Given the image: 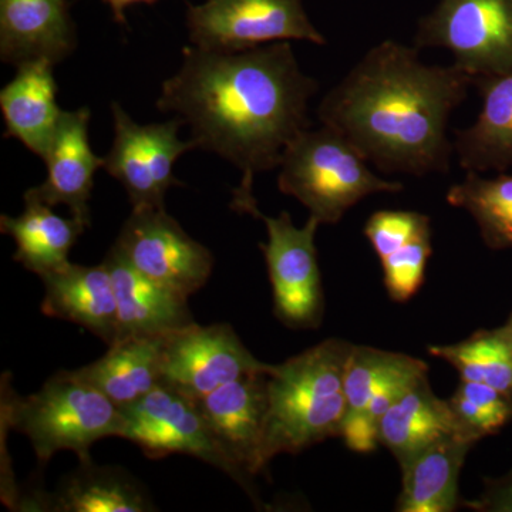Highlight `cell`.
<instances>
[{"label": "cell", "mask_w": 512, "mask_h": 512, "mask_svg": "<svg viewBox=\"0 0 512 512\" xmlns=\"http://www.w3.org/2000/svg\"><path fill=\"white\" fill-rule=\"evenodd\" d=\"M427 352L450 363L464 382L487 384L512 396V338L504 326L478 330L454 345L430 346Z\"/></svg>", "instance_id": "4316f807"}, {"label": "cell", "mask_w": 512, "mask_h": 512, "mask_svg": "<svg viewBox=\"0 0 512 512\" xmlns=\"http://www.w3.org/2000/svg\"><path fill=\"white\" fill-rule=\"evenodd\" d=\"M424 375H429V366L416 357L370 346H353L343 383L346 414L342 433L355 426L373 397L384 387Z\"/></svg>", "instance_id": "d4e9b609"}, {"label": "cell", "mask_w": 512, "mask_h": 512, "mask_svg": "<svg viewBox=\"0 0 512 512\" xmlns=\"http://www.w3.org/2000/svg\"><path fill=\"white\" fill-rule=\"evenodd\" d=\"M447 436H461L477 443L464 429L448 400L434 394L429 376L410 386L379 424V443L396 457L400 467Z\"/></svg>", "instance_id": "d6986e66"}, {"label": "cell", "mask_w": 512, "mask_h": 512, "mask_svg": "<svg viewBox=\"0 0 512 512\" xmlns=\"http://www.w3.org/2000/svg\"><path fill=\"white\" fill-rule=\"evenodd\" d=\"M268 373L232 380L198 400L202 416L222 453L237 473V483L258 503L252 477L268 467L265 456Z\"/></svg>", "instance_id": "4fadbf2b"}, {"label": "cell", "mask_w": 512, "mask_h": 512, "mask_svg": "<svg viewBox=\"0 0 512 512\" xmlns=\"http://www.w3.org/2000/svg\"><path fill=\"white\" fill-rule=\"evenodd\" d=\"M10 429L28 437L40 464L59 451H72L80 464L93 463V444L123 437L124 414L109 397L74 370H63L28 397H10L3 404Z\"/></svg>", "instance_id": "277c9868"}, {"label": "cell", "mask_w": 512, "mask_h": 512, "mask_svg": "<svg viewBox=\"0 0 512 512\" xmlns=\"http://www.w3.org/2000/svg\"><path fill=\"white\" fill-rule=\"evenodd\" d=\"M473 87L481 110L474 124L454 131L458 163L474 173H504L512 167V72L474 77Z\"/></svg>", "instance_id": "ffe728a7"}, {"label": "cell", "mask_w": 512, "mask_h": 512, "mask_svg": "<svg viewBox=\"0 0 512 512\" xmlns=\"http://www.w3.org/2000/svg\"><path fill=\"white\" fill-rule=\"evenodd\" d=\"M419 52L384 40L319 103L320 123L348 138L383 174L446 175L456 153L448 121L473 77L456 64L421 62Z\"/></svg>", "instance_id": "7a4b0ae2"}, {"label": "cell", "mask_w": 512, "mask_h": 512, "mask_svg": "<svg viewBox=\"0 0 512 512\" xmlns=\"http://www.w3.org/2000/svg\"><path fill=\"white\" fill-rule=\"evenodd\" d=\"M26 511L147 512L153 503L140 484L119 468L82 464L53 494H33Z\"/></svg>", "instance_id": "44dd1931"}, {"label": "cell", "mask_w": 512, "mask_h": 512, "mask_svg": "<svg viewBox=\"0 0 512 512\" xmlns=\"http://www.w3.org/2000/svg\"><path fill=\"white\" fill-rule=\"evenodd\" d=\"M278 188L305 205L320 225H333L369 195L400 192L404 185L373 173L348 138L322 124L306 128L286 147Z\"/></svg>", "instance_id": "5b68a950"}, {"label": "cell", "mask_w": 512, "mask_h": 512, "mask_svg": "<svg viewBox=\"0 0 512 512\" xmlns=\"http://www.w3.org/2000/svg\"><path fill=\"white\" fill-rule=\"evenodd\" d=\"M231 208L264 222L268 241L259 244L274 289L275 315L293 329L318 328L325 312L316 232L320 222L309 217L305 227L293 224L291 215L266 217L254 192L232 191Z\"/></svg>", "instance_id": "8992f818"}, {"label": "cell", "mask_w": 512, "mask_h": 512, "mask_svg": "<svg viewBox=\"0 0 512 512\" xmlns=\"http://www.w3.org/2000/svg\"><path fill=\"white\" fill-rule=\"evenodd\" d=\"M417 49H446L471 77L512 72V0H440L417 23Z\"/></svg>", "instance_id": "52a82bcc"}, {"label": "cell", "mask_w": 512, "mask_h": 512, "mask_svg": "<svg viewBox=\"0 0 512 512\" xmlns=\"http://www.w3.org/2000/svg\"><path fill=\"white\" fill-rule=\"evenodd\" d=\"M77 47L70 0H0V59L57 64Z\"/></svg>", "instance_id": "9a60e30c"}, {"label": "cell", "mask_w": 512, "mask_h": 512, "mask_svg": "<svg viewBox=\"0 0 512 512\" xmlns=\"http://www.w3.org/2000/svg\"><path fill=\"white\" fill-rule=\"evenodd\" d=\"M446 200L474 218L485 247L512 249V175L487 178L467 171L461 183L451 185Z\"/></svg>", "instance_id": "484cf974"}, {"label": "cell", "mask_w": 512, "mask_h": 512, "mask_svg": "<svg viewBox=\"0 0 512 512\" xmlns=\"http://www.w3.org/2000/svg\"><path fill=\"white\" fill-rule=\"evenodd\" d=\"M114 140L104 158V170L127 191L133 210L165 208V195L175 185L178 158L197 148L180 137L184 121L138 124L119 103L111 104Z\"/></svg>", "instance_id": "9c48e42d"}, {"label": "cell", "mask_w": 512, "mask_h": 512, "mask_svg": "<svg viewBox=\"0 0 512 512\" xmlns=\"http://www.w3.org/2000/svg\"><path fill=\"white\" fill-rule=\"evenodd\" d=\"M107 6H110L111 12H113L114 19L120 25H126V9L128 6L138 5V3H147V5H153L158 0H103Z\"/></svg>", "instance_id": "1f68e13d"}, {"label": "cell", "mask_w": 512, "mask_h": 512, "mask_svg": "<svg viewBox=\"0 0 512 512\" xmlns=\"http://www.w3.org/2000/svg\"><path fill=\"white\" fill-rule=\"evenodd\" d=\"M363 232L383 259L419 235L431 232L430 217L417 211H377L370 215Z\"/></svg>", "instance_id": "f1b7e54d"}, {"label": "cell", "mask_w": 512, "mask_h": 512, "mask_svg": "<svg viewBox=\"0 0 512 512\" xmlns=\"http://www.w3.org/2000/svg\"><path fill=\"white\" fill-rule=\"evenodd\" d=\"M90 109L63 111L62 120L45 158L47 177L42 184L29 188L25 195L49 207L64 205L77 221L90 227V198L97 170L104 158L90 146Z\"/></svg>", "instance_id": "5bb4252c"}, {"label": "cell", "mask_w": 512, "mask_h": 512, "mask_svg": "<svg viewBox=\"0 0 512 512\" xmlns=\"http://www.w3.org/2000/svg\"><path fill=\"white\" fill-rule=\"evenodd\" d=\"M352 343L323 340L319 345L274 365L266 376L265 456L296 454L340 437L346 414L343 390Z\"/></svg>", "instance_id": "3957f363"}, {"label": "cell", "mask_w": 512, "mask_h": 512, "mask_svg": "<svg viewBox=\"0 0 512 512\" xmlns=\"http://www.w3.org/2000/svg\"><path fill=\"white\" fill-rule=\"evenodd\" d=\"M318 90L289 42L232 53L187 46L157 109L190 126L197 148L241 170L238 191L254 192L255 175L279 167L286 147L312 127L309 101Z\"/></svg>", "instance_id": "6da1fadb"}, {"label": "cell", "mask_w": 512, "mask_h": 512, "mask_svg": "<svg viewBox=\"0 0 512 512\" xmlns=\"http://www.w3.org/2000/svg\"><path fill=\"white\" fill-rule=\"evenodd\" d=\"M114 247L141 274L190 298L214 269L210 249L195 241L165 208L131 211Z\"/></svg>", "instance_id": "8fae6325"}, {"label": "cell", "mask_w": 512, "mask_h": 512, "mask_svg": "<svg viewBox=\"0 0 512 512\" xmlns=\"http://www.w3.org/2000/svg\"><path fill=\"white\" fill-rule=\"evenodd\" d=\"M431 254V232H426L380 259L384 286L392 301L404 303L419 292Z\"/></svg>", "instance_id": "83f0119b"}, {"label": "cell", "mask_w": 512, "mask_h": 512, "mask_svg": "<svg viewBox=\"0 0 512 512\" xmlns=\"http://www.w3.org/2000/svg\"><path fill=\"white\" fill-rule=\"evenodd\" d=\"M187 29L192 46L212 52H244L289 40L326 45L302 0H205L188 5Z\"/></svg>", "instance_id": "ba28073f"}, {"label": "cell", "mask_w": 512, "mask_h": 512, "mask_svg": "<svg viewBox=\"0 0 512 512\" xmlns=\"http://www.w3.org/2000/svg\"><path fill=\"white\" fill-rule=\"evenodd\" d=\"M121 412L124 414L121 439L136 444L148 458L158 460L171 454H185L200 458L237 481V473L212 436L197 400L158 384Z\"/></svg>", "instance_id": "7c38bea8"}, {"label": "cell", "mask_w": 512, "mask_h": 512, "mask_svg": "<svg viewBox=\"0 0 512 512\" xmlns=\"http://www.w3.org/2000/svg\"><path fill=\"white\" fill-rule=\"evenodd\" d=\"M45 285L42 312L92 332L107 345L119 336L113 281L104 262L84 266L67 262L40 276Z\"/></svg>", "instance_id": "e0dca14e"}, {"label": "cell", "mask_w": 512, "mask_h": 512, "mask_svg": "<svg viewBox=\"0 0 512 512\" xmlns=\"http://www.w3.org/2000/svg\"><path fill=\"white\" fill-rule=\"evenodd\" d=\"M163 338H117L110 343L106 355L90 365L74 370V373L123 409L161 384L160 355Z\"/></svg>", "instance_id": "603a6c76"}, {"label": "cell", "mask_w": 512, "mask_h": 512, "mask_svg": "<svg viewBox=\"0 0 512 512\" xmlns=\"http://www.w3.org/2000/svg\"><path fill=\"white\" fill-rule=\"evenodd\" d=\"M272 367L256 359L228 323L194 322L161 343V384L197 402L232 380L269 373Z\"/></svg>", "instance_id": "30bf717a"}, {"label": "cell", "mask_w": 512, "mask_h": 512, "mask_svg": "<svg viewBox=\"0 0 512 512\" xmlns=\"http://www.w3.org/2000/svg\"><path fill=\"white\" fill-rule=\"evenodd\" d=\"M103 262L116 295L117 338H163L194 323L187 296L141 274L114 245Z\"/></svg>", "instance_id": "2e32d148"}, {"label": "cell", "mask_w": 512, "mask_h": 512, "mask_svg": "<svg viewBox=\"0 0 512 512\" xmlns=\"http://www.w3.org/2000/svg\"><path fill=\"white\" fill-rule=\"evenodd\" d=\"M473 441L447 436L430 444L404 464L403 487L397 500L399 512H451L460 494L458 480Z\"/></svg>", "instance_id": "7402d4cb"}, {"label": "cell", "mask_w": 512, "mask_h": 512, "mask_svg": "<svg viewBox=\"0 0 512 512\" xmlns=\"http://www.w3.org/2000/svg\"><path fill=\"white\" fill-rule=\"evenodd\" d=\"M53 67L47 60L19 64L16 76L0 92L5 137L16 138L42 160L63 116Z\"/></svg>", "instance_id": "ac0fdd59"}, {"label": "cell", "mask_w": 512, "mask_h": 512, "mask_svg": "<svg viewBox=\"0 0 512 512\" xmlns=\"http://www.w3.org/2000/svg\"><path fill=\"white\" fill-rule=\"evenodd\" d=\"M25 210L18 217L2 215L0 231L16 244V262L43 276L69 261V254L86 225L76 218H63L53 207L25 195Z\"/></svg>", "instance_id": "cb8c5ba5"}, {"label": "cell", "mask_w": 512, "mask_h": 512, "mask_svg": "<svg viewBox=\"0 0 512 512\" xmlns=\"http://www.w3.org/2000/svg\"><path fill=\"white\" fill-rule=\"evenodd\" d=\"M464 505L477 512H512V470L501 477L487 478L483 493L464 501Z\"/></svg>", "instance_id": "4dcf8cb0"}, {"label": "cell", "mask_w": 512, "mask_h": 512, "mask_svg": "<svg viewBox=\"0 0 512 512\" xmlns=\"http://www.w3.org/2000/svg\"><path fill=\"white\" fill-rule=\"evenodd\" d=\"M504 329L507 330L508 335L512 338V313L510 318H508L507 323H505Z\"/></svg>", "instance_id": "d6a6232c"}, {"label": "cell", "mask_w": 512, "mask_h": 512, "mask_svg": "<svg viewBox=\"0 0 512 512\" xmlns=\"http://www.w3.org/2000/svg\"><path fill=\"white\" fill-rule=\"evenodd\" d=\"M457 392L466 396L468 400L476 403L485 413L501 427H504L512 419V396L487 386V384L476 382H464L458 384Z\"/></svg>", "instance_id": "f546056e"}]
</instances>
